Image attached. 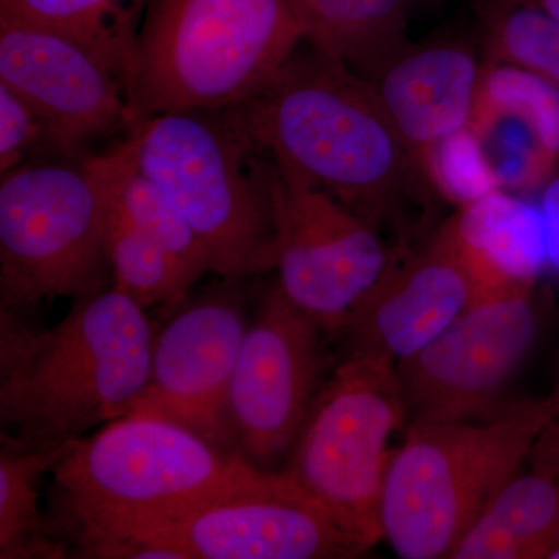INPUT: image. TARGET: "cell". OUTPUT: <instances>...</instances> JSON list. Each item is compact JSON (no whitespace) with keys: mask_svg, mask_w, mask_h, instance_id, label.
Listing matches in <instances>:
<instances>
[{"mask_svg":"<svg viewBox=\"0 0 559 559\" xmlns=\"http://www.w3.org/2000/svg\"><path fill=\"white\" fill-rule=\"evenodd\" d=\"M304 44V43H301ZM248 102L219 110L253 153L378 229L404 231L444 200L369 80L307 44Z\"/></svg>","mask_w":559,"mask_h":559,"instance_id":"obj_1","label":"cell"},{"mask_svg":"<svg viewBox=\"0 0 559 559\" xmlns=\"http://www.w3.org/2000/svg\"><path fill=\"white\" fill-rule=\"evenodd\" d=\"M145 311L114 286L75 299L51 329L0 307V439L53 454L131 415L156 336Z\"/></svg>","mask_w":559,"mask_h":559,"instance_id":"obj_2","label":"cell"},{"mask_svg":"<svg viewBox=\"0 0 559 559\" xmlns=\"http://www.w3.org/2000/svg\"><path fill=\"white\" fill-rule=\"evenodd\" d=\"M271 473L167 419L131 414L62 448L49 473L50 528L80 554L117 530L253 487Z\"/></svg>","mask_w":559,"mask_h":559,"instance_id":"obj_3","label":"cell"},{"mask_svg":"<svg viewBox=\"0 0 559 559\" xmlns=\"http://www.w3.org/2000/svg\"><path fill=\"white\" fill-rule=\"evenodd\" d=\"M304 43L288 0H148L124 70L131 127L248 102Z\"/></svg>","mask_w":559,"mask_h":559,"instance_id":"obj_4","label":"cell"},{"mask_svg":"<svg viewBox=\"0 0 559 559\" xmlns=\"http://www.w3.org/2000/svg\"><path fill=\"white\" fill-rule=\"evenodd\" d=\"M555 412L549 393L484 419L411 423L382 489V539L403 559L451 558L481 511L528 462Z\"/></svg>","mask_w":559,"mask_h":559,"instance_id":"obj_5","label":"cell"},{"mask_svg":"<svg viewBox=\"0 0 559 559\" xmlns=\"http://www.w3.org/2000/svg\"><path fill=\"white\" fill-rule=\"evenodd\" d=\"M140 170L170 198L226 282L274 270L275 230L253 153L224 112L176 110L132 124Z\"/></svg>","mask_w":559,"mask_h":559,"instance_id":"obj_6","label":"cell"},{"mask_svg":"<svg viewBox=\"0 0 559 559\" xmlns=\"http://www.w3.org/2000/svg\"><path fill=\"white\" fill-rule=\"evenodd\" d=\"M407 417L396 360L349 348L320 388L282 469L367 551L382 540L389 440Z\"/></svg>","mask_w":559,"mask_h":559,"instance_id":"obj_7","label":"cell"},{"mask_svg":"<svg viewBox=\"0 0 559 559\" xmlns=\"http://www.w3.org/2000/svg\"><path fill=\"white\" fill-rule=\"evenodd\" d=\"M109 202L84 156L40 157L0 180V307L108 288Z\"/></svg>","mask_w":559,"mask_h":559,"instance_id":"obj_8","label":"cell"},{"mask_svg":"<svg viewBox=\"0 0 559 559\" xmlns=\"http://www.w3.org/2000/svg\"><path fill=\"white\" fill-rule=\"evenodd\" d=\"M367 554L285 471L253 487L110 533L83 558L334 559Z\"/></svg>","mask_w":559,"mask_h":559,"instance_id":"obj_9","label":"cell"},{"mask_svg":"<svg viewBox=\"0 0 559 559\" xmlns=\"http://www.w3.org/2000/svg\"><path fill=\"white\" fill-rule=\"evenodd\" d=\"M274 223L277 285L325 333L349 314L399 257L381 230L325 191L253 153Z\"/></svg>","mask_w":559,"mask_h":559,"instance_id":"obj_10","label":"cell"},{"mask_svg":"<svg viewBox=\"0 0 559 559\" xmlns=\"http://www.w3.org/2000/svg\"><path fill=\"white\" fill-rule=\"evenodd\" d=\"M322 333L277 283L264 294L229 392L235 447L255 468L278 471L299 439L322 388Z\"/></svg>","mask_w":559,"mask_h":559,"instance_id":"obj_11","label":"cell"},{"mask_svg":"<svg viewBox=\"0 0 559 559\" xmlns=\"http://www.w3.org/2000/svg\"><path fill=\"white\" fill-rule=\"evenodd\" d=\"M538 336L533 293L471 305L426 347L399 360L396 369L411 423L484 419Z\"/></svg>","mask_w":559,"mask_h":559,"instance_id":"obj_12","label":"cell"},{"mask_svg":"<svg viewBox=\"0 0 559 559\" xmlns=\"http://www.w3.org/2000/svg\"><path fill=\"white\" fill-rule=\"evenodd\" d=\"M0 84L38 116L55 156L80 159L131 128L121 62L68 33L0 20Z\"/></svg>","mask_w":559,"mask_h":559,"instance_id":"obj_13","label":"cell"},{"mask_svg":"<svg viewBox=\"0 0 559 559\" xmlns=\"http://www.w3.org/2000/svg\"><path fill=\"white\" fill-rule=\"evenodd\" d=\"M154 336L150 380L132 414L167 419L224 452H238L229 392L249 323L231 288L189 301Z\"/></svg>","mask_w":559,"mask_h":559,"instance_id":"obj_14","label":"cell"},{"mask_svg":"<svg viewBox=\"0 0 559 559\" xmlns=\"http://www.w3.org/2000/svg\"><path fill=\"white\" fill-rule=\"evenodd\" d=\"M471 305L473 277L441 226L425 248L395 260L341 333L349 348L373 349L399 362L436 340Z\"/></svg>","mask_w":559,"mask_h":559,"instance_id":"obj_15","label":"cell"},{"mask_svg":"<svg viewBox=\"0 0 559 559\" xmlns=\"http://www.w3.org/2000/svg\"><path fill=\"white\" fill-rule=\"evenodd\" d=\"M481 69L468 44L440 39L404 44L364 79L369 80L401 138L429 170L436 150L469 130Z\"/></svg>","mask_w":559,"mask_h":559,"instance_id":"obj_16","label":"cell"},{"mask_svg":"<svg viewBox=\"0 0 559 559\" xmlns=\"http://www.w3.org/2000/svg\"><path fill=\"white\" fill-rule=\"evenodd\" d=\"M474 282V305L535 293L547 272L538 204L496 189L443 224Z\"/></svg>","mask_w":559,"mask_h":559,"instance_id":"obj_17","label":"cell"},{"mask_svg":"<svg viewBox=\"0 0 559 559\" xmlns=\"http://www.w3.org/2000/svg\"><path fill=\"white\" fill-rule=\"evenodd\" d=\"M559 547V476L513 477L465 533L452 559H551Z\"/></svg>","mask_w":559,"mask_h":559,"instance_id":"obj_18","label":"cell"},{"mask_svg":"<svg viewBox=\"0 0 559 559\" xmlns=\"http://www.w3.org/2000/svg\"><path fill=\"white\" fill-rule=\"evenodd\" d=\"M423 0H288L305 43L366 76L401 49Z\"/></svg>","mask_w":559,"mask_h":559,"instance_id":"obj_19","label":"cell"},{"mask_svg":"<svg viewBox=\"0 0 559 559\" xmlns=\"http://www.w3.org/2000/svg\"><path fill=\"white\" fill-rule=\"evenodd\" d=\"M84 160L102 183L116 215L168 250L200 277L212 272L200 238L170 198L140 170L127 140L108 153L86 154Z\"/></svg>","mask_w":559,"mask_h":559,"instance_id":"obj_20","label":"cell"},{"mask_svg":"<svg viewBox=\"0 0 559 559\" xmlns=\"http://www.w3.org/2000/svg\"><path fill=\"white\" fill-rule=\"evenodd\" d=\"M60 452L0 443V559L69 557L68 544L53 535L39 507L40 480Z\"/></svg>","mask_w":559,"mask_h":559,"instance_id":"obj_21","label":"cell"},{"mask_svg":"<svg viewBox=\"0 0 559 559\" xmlns=\"http://www.w3.org/2000/svg\"><path fill=\"white\" fill-rule=\"evenodd\" d=\"M108 252L112 286L143 310H178L200 275L109 207Z\"/></svg>","mask_w":559,"mask_h":559,"instance_id":"obj_22","label":"cell"},{"mask_svg":"<svg viewBox=\"0 0 559 559\" xmlns=\"http://www.w3.org/2000/svg\"><path fill=\"white\" fill-rule=\"evenodd\" d=\"M509 119L525 128L546 159L559 168V91L516 66L484 62L469 130Z\"/></svg>","mask_w":559,"mask_h":559,"instance_id":"obj_23","label":"cell"},{"mask_svg":"<svg viewBox=\"0 0 559 559\" xmlns=\"http://www.w3.org/2000/svg\"><path fill=\"white\" fill-rule=\"evenodd\" d=\"M148 0H0V20L53 28L108 51L127 70L135 35L127 3Z\"/></svg>","mask_w":559,"mask_h":559,"instance_id":"obj_24","label":"cell"},{"mask_svg":"<svg viewBox=\"0 0 559 559\" xmlns=\"http://www.w3.org/2000/svg\"><path fill=\"white\" fill-rule=\"evenodd\" d=\"M479 13L485 62L528 70L559 91V22L524 0H489Z\"/></svg>","mask_w":559,"mask_h":559,"instance_id":"obj_25","label":"cell"},{"mask_svg":"<svg viewBox=\"0 0 559 559\" xmlns=\"http://www.w3.org/2000/svg\"><path fill=\"white\" fill-rule=\"evenodd\" d=\"M53 156L49 135L38 116L10 87L0 84V171L2 175L27 162Z\"/></svg>","mask_w":559,"mask_h":559,"instance_id":"obj_26","label":"cell"},{"mask_svg":"<svg viewBox=\"0 0 559 559\" xmlns=\"http://www.w3.org/2000/svg\"><path fill=\"white\" fill-rule=\"evenodd\" d=\"M538 207L546 235L547 271L559 280V168L540 189Z\"/></svg>","mask_w":559,"mask_h":559,"instance_id":"obj_27","label":"cell"},{"mask_svg":"<svg viewBox=\"0 0 559 559\" xmlns=\"http://www.w3.org/2000/svg\"><path fill=\"white\" fill-rule=\"evenodd\" d=\"M550 395L557 404V412L536 440L535 447L530 452L528 463L532 469L559 476V373Z\"/></svg>","mask_w":559,"mask_h":559,"instance_id":"obj_28","label":"cell"},{"mask_svg":"<svg viewBox=\"0 0 559 559\" xmlns=\"http://www.w3.org/2000/svg\"><path fill=\"white\" fill-rule=\"evenodd\" d=\"M524 2L538 7L544 13L549 14L550 17L559 22V0H524Z\"/></svg>","mask_w":559,"mask_h":559,"instance_id":"obj_29","label":"cell"},{"mask_svg":"<svg viewBox=\"0 0 559 559\" xmlns=\"http://www.w3.org/2000/svg\"><path fill=\"white\" fill-rule=\"evenodd\" d=\"M489 0H474V3H476L477 10H480L481 7L487 5Z\"/></svg>","mask_w":559,"mask_h":559,"instance_id":"obj_30","label":"cell"},{"mask_svg":"<svg viewBox=\"0 0 559 559\" xmlns=\"http://www.w3.org/2000/svg\"><path fill=\"white\" fill-rule=\"evenodd\" d=\"M551 559H559V547L557 550H555V554L551 555Z\"/></svg>","mask_w":559,"mask_h":559,"instance_id":"obj_31","label":"cell"}]
</instances>
